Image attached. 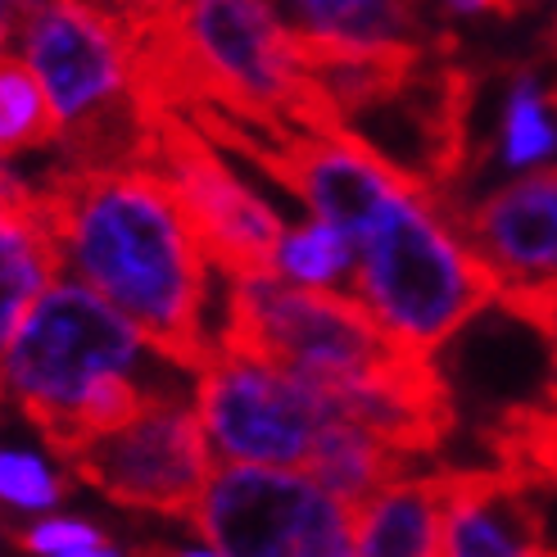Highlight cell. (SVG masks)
Returning a JSON list of instances; mask_svg holds the SVG:
<instances>
[{"label":"cell","instance_id":"6da1fadb","mask_svg":"<svg viewBox=\"0 0 557 557\" xmlns=\"http://www.w3.org/2000/svg\"><path fill=\"white\" fill-rule=\"evenodd\" d=\"M41 209L64 259L136 326L141 345L200 372L213 345L205 336L209 259L173 186L146 163L73 169L60 163L41 186Z\"/></svg>","mask_w":557,"mask_h":557},{"label":"cell","instance_id":"7a4b0ae2","mask_svg":"<svg viewBox=\"0 0 557 557\" xmlns=\"http://www.w3.org/2000/svg\"><path fill=\"white\" fill-rule=\"evenodd\" d=\"M23 60L60 119L64 163H146L150 109L132 87V33L96 0H46L18 23Z\"/></svg>","mask_w":557,"mask_h":557},{"label":"cell","instance_id":"3957f363","mask_svg":"<svg viewBox=\"0 0 557 557\" xmlns=\"http://www.w3.org/2000/svg\"><path fill=\"white\" fill-rule=\"evenodd\" d=\"M354 286L408 349L435 354L498 299V282L444 213V195L399 190L358 245Z\"/></svg>","mask_w":557,"mask_h":557},{"label":"cell","instance_id":"277c9868","mask_svg":"<svg viewBox=\"0 0 557 557\" xmlns=\"http://www.w3.org/2000/svg\"><path fill=\"white\" fill-rule=\"evenodd\" d=\"M213 349L295 372L326 389L368 376L389 354H399L404 341L389 336L363 299L286 282L282 272H259L236 276Z\"/></svg>","mask_w":557,"mask_h":557},{"label":"cell","instance_id":"5b68a950","mask_svg":"<svg viewBox=\"0 0 557 557\" xmlns=\"http://www.w3.org/2000/svg\"><path fill=\"white\" fill-rule=\"evenodd\" d=\"M0 376L54 454L69 444L73 408L96 376L132 372L141 336L91 286L50 282L0 349Z\"/></svg>","mask_w":557,"mask_h":557},{"label":"cell","instance_id":"8992f818","mask_svg":"<svg viewBox=\"0 0 557 557\" xmlns=\"http://www.w3.org/2000/svg\"><path fill=\"white\" fill-rule=\"evenodd\" d=\"M222 557H354V512L309 471L222 467L190 512Z\"/></svg>","mask_w":557,"mask_h":557},{"label":"cell","instance_id":"52a82bcc","mask_svg":"<svg viewBox=\"0 0 557 557\" xmlns=\"http://www.w3.org/2000/svg\"><path fill=\"white\" fill-rule=\"evenodd\" d=\"M146 169L173 186L190 236L200 240L213 268L232 276L276 272V249L286 236L282 218L218 159L213 141L195 123L173 109H150Z\"/></svg>","mask_w":557,"mask_h":557},{"label":"cell","instance_id":"ba28073f","mask_svg":"<svg viewBox=\"0 0 557 557\" xmlns=\"http://www.w3.org/2000/svg\"><path fill=\"white\" fill-rule=\"evenodd\" d=\"M77 481H87L119 508L186 517L213 476L209 431L200 412L173 399H146L132 422L91 435L64 458Z\"/></svg>","mask_w":557,"mask_h":557},{"label":"cell","instance_id":"9c48e42d","mask_svg":"<svg viewBox=\"0 0 557 557\" xmlns=\"http://www.w3.org/2000/svg\"><path fill=\"white\" fill-rule=\"evenodd\" d=\"M195 399H200L205 431L227 458L299 471L326 417L336 412V404L313 381L222 349H213V358L200 368Z\"/></svg>","mask_w":557,"mask_h":557},{"label":"cell","instance_id":"30bf717a","mask_svg":"<svg viewBox=\"0 0 557 557\" xmlns=\"http://www.w3.org/2000/svg\"><path fill=\"white\" fill-rule=\"evenodd\" d=\"M240 154L268 177H276L286 190H295L322 222H331L354 245V255L368 240L381 209L399 190H422L349 127H336V132L295 127L282 136H259Z\"/></svg>","mask_w":557,"mask_h":557},{"label":"cell","instance_id":"8fae6325","mask_svg":"<svg viewBox=\"0 0 557 557\" xmlns=\"http://www.w3.org/2000/svg\"><path fill=\"white\" fill-rule=\"evenodd\" d=\"M444 213L490 268L498 295L557 282V163L498 186L471 209H458L454 195H444Z\"/></svg>","mask_w":557,"mask_h":557},{"label":"cell","instance_id":"7c38bea8","mask_svg":"<svg viewBox=\"0 0 557 557\" xmlns=\"http://www.w3.org/2000/svg\"><path fill=\"white\" fill-rule=\"evenodd\" d=\"M322 389V385H318ZM322 395L336 404L341 417L372 431L399 454H435L444 435L454 431V399L449 385L435 372L431 354L399 349L368 376H354L341 385H326Z\"/></svg>","mask_w":557,"mask_h":557},{"label":"cell","instance_id":"4fadbf2b","mask_svg":"<svg viewBox=\"0 0 557 557\" xmlns=\"http://www.w3.org/2000/svg\"><path fill=\"white\" fill-rule=\"evenodd\" d=\"M440 557H535L544 548V517L531 490L504 471H440Z\"/></svg>","mask_w":557,"mask_h":557},{"label":"cell","instance_id":"5bb4252c","mask_svg":"<svg viewBox=\"0 0 557 557\" xmlns=\"http://www.w3.org/2000/svg\"><path fill=\"white\" fill-rule=\"evenodd\" d=\"M60 268L64 249L46 222L37 186L0 169V349L18 331L33 299L60 282Z\"/></svg>","mask_w":557,"mask_h":557},{"label":"cell","instance_id":"9a60e30c","mask_svg":"<svg viewBox=\"0 0 557 557\" xmlns=\"http://www.w3.org/2000/svg\"><path fill=\"white\" fill-rule=\"evenodd\" d=\"M444 498L440 476L389 481L363 508H354V557H440Z\"/></svg>","mask_w":557,"mask_h":557},{"label":"cell","instance_id":"2e32d148","mask_svg":"<svg viewBox=\"0 0 557 557\" xmlns=\"http://www.w3.org/2000/svg\"><path fill=\"white\" fill-rule=\"evenodd\" d=\"M290 33L341 46H431L422 0H276Z\"/></svg>","mask_w":557,"mask_h":557},{"label":"cell","instance_id":"e0dca14e","mask_svg":"<svg viewBox=\"0 0 557 557\" xmlns=\"http://www.w3.org/2000/svg\"><path fill=\"white\" fill-rule=\"evenodd\" d=\"M404 462H408V454L389 449L372 431H363L341 412H331L326 426L313 440V454L304 462V471L354 512V508H363L372 494H381L389 481H399Z\"/></svg>","mask_w":557,"mask_h":557},{"label":"cell","instance_id":"ac0fdd59","mask_svg":"<svg viewBox=\"0 0 557 557\" xmlns=\"http://www.w3.org/2000/svg\"><path fill=\"white\" fill-rule=\"evenodd\" d=\"M54 141H60V119H54L46 87L27 60L0 50V159L33 154Z\"/></svg>","mask_w":557,"mask_h":557},{"label":"cell","instance_id":"d6986e66","mask_svg":"<svg viewBox=\"0 0 557 557\" xmlns=\"http://www.w3.org/2000/svg\"><path fill=\"white\" fill-rule=\"evenodd\" d=\"M349 263H354V245L322 218L282 236V249H276V272H282L286 282H304V286L336 282Z\"/></svg>","mask_w":557,"mask_h":557},{"label":"cell","instance_id":"ffe728a7","mask_svg":"<svg viewBox=\"0 0 557 557\" xmlns=\"http://www.w3.org/2000/svg\"><path fill=\"white\" fill-rule=\"evenodd\" d=\"M553 150H557V127L548 119L544 91L535 73H521L504 114V159L512 169H531V163H544Z\"/></svg>","mask_w":557,"mask_h":557},{"label":"cell","instance_id":"44dd1931","mask_svg":"<svg viewBox=\"0 0 557 557\" xmlns=\"http://www.w3.org/2000/svg\"><path fill=\"white\" fill-rule=\"evenodd\" d=\"M0 498L14 508H50L64 498V481L50 476L46 462H37L33 454L0 449Z\"/></svg>","mask_w":557,"mask_h":557},{"label":"cell","instance_id":"7402d4cb","mask_svg":"<svg viewBox=\"0 0 557 557\" xmlns=\"http://www.w3.org/2000/svg\"><path fill=\"white\" fill-rule=\"evenodd\" d=\"M82 544H100V531L87 521H41L27 535H18V548L41 553V557L64 553V548H82Z\"/></svg>","mask_w":557,"mask_h":557},{"label":"cell","instance_id":"603a6c76","mask_svg":"<svg viewBox=\"0 0 557 557\" xmlns=\"http://www.w3.org/2000/svg\"><path fill=\"white\" fill-rule=\"evenodd\" d=\"M96 5H104L109 14H114L127 27V33H136V27H150V23L173 18L182 10V0H96Z\"/></svg>","mask_w":557,"mask_h":557},{"label":"cell","instance_id":"cb8c5ba5","mask_svg":"<svg viewBox=\"0 0 557 557\" xmlns=\"http://www.w3.org/2000/svg\"><path fill=\"white\" fill-rule=\"evenodd\" d=\"M18 23H23L18 10L10 5V0H0V50H5V46L18 37Z\"/></svg>","mask_w":557,"mask_h":557},{"label":"cell","instance_id":"d4e9b609","mask_svg":"<svg viewBox=\"0 0 557 557\" xmlns=\"http://www.w3.org/2000/svg\"><path fill=\"white\" fill-rule=\"evenodd\" d=\"M449 14H485V10H494V0H440Z\"/></svg>","mask_w":557,"mask_h":557},{"label":"cell","instance_id":"484cf974","mask_svg":"<svg viewBox=\"0 0 557 557\" xmlns=\"http://www.w3.org/2000/svg\"><path fill=\"white\" fill-rule=\"evenodd\" d=\"M50 557H119L104 540L100 544H82V548H64V553H50Z\"/></svg>","mask_w":557,"mask_h":557},{"label":"cell","instance_id":"4316f807","mask_svg":"<svg viewBox=\"0 0 557 557\" xmlns=\"http://www.w3.org/2000/svg\"><path fill=\"white\" fill-rule=\"evenodd\" d=\"M136 557H222V553H195V548L173 553V548H163V544H146V548H136Z\"/></svg>","mask_w":557,"mask_h":557},{"label":"cell","instance_id":"83f0119b","mask_svg":"<svg viewBox=\"0 0 557 557\" xmlns=\"http://www.w3.org/2000/svg\"><path fill=\"white\" fill-rule=\"evenodd\" d=\"M531 5H535V0H494V14L498 18H517V14H525Z\"/></svg>","mask_w":557,"mask_h":557},{"label":"cell","instance_id":"f1b7e54d","mask_svg":"<svg viewBox=\"0 0 557 557\" xmlns=\"http://www.w3.org/2000/svg\"><path fill=\"white\" fill-rule=\"evenodd\" d=\"M10 5H14V10H18V18H23V14H33V10H41V5H46V0H10Z\"/></svg>","mask_w":557,"mask_h":557},{"label":"cell","instance_id":"f546056e","mask_svg":"<svg viewBox=\"0 0 557 557\" xmlns=\"http://www.w3.org/2000/svg\"><path fill=\"white\" fill-rule=\"evenodd\" d=\"M553 54H557V18H553Z\"/></svg>","mask_w":557,"mask_h":557},{"label":"cell","instance_id":"4dcf8cb0","mask_svg":"<svg viewBox=\"0 0 557 557\" xmlns=\"http://www.w3.org/2000/svg\"><path fill=\"white\" fill-rule=\"evenodd\" d=\"M535 557H557V553H548V548H540V553H535Z\"/></svg>","mask_w":557,"mask_h":557},{"label":"cell","instance_id":"1f68e13d","mask_svg":"<svg viewBox=\"0 0 557 557\" xmlns=\"http://www.w3.org/2000/svg\"><path fill=\"white\" fill-rule=\"evenodd\" d=\"M272 5H276V0H272Z\"/></svg>","mask_w":557,"mask_h":557}]
</instances>
